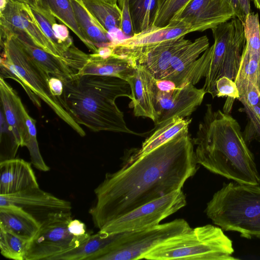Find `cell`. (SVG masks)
Returning <instances> with one entry per match:
<instances>
[{
  "label": "cell",
  "instance_id": "6da1fadb",
  "mask_svg": "<svg viewBox=\"0 0 260 260\" xmlns=\"http://www.w3.org/2000/svg\"><path fill=\"white\" fill-rule=\"evenodd\" d=\"M197 165L188 128L144 156L122 163L94 190L95 203L89 212L94 226L99 230L142 205L182 189Z\"/></svg>",
  "mask_w": 260,
  "mask_h": 260
},
{
  "label": "cell",
  "instance_id": "7a4b0ae2",
  "mask_svg": "<svg viewBox=\"0 0 260 260\" xmlns=\"http://www.w3.org/2000/svg\"><path fill=\"white\" fill-rule=\"evenodd\" d=\"M195 156L210 172L228 179L259 185L260 176L241 126L230 114L206 105L203 121L192 139Z\"/></svg>",
  "mask_w": 260,
  "mask_h": 260
},
{
  "label": "cell",
  "instance_id": "3957f363",
  "mask_svg": "<svg viewBox=\"0 0 260 260\" xmlns=\"http://www.w3.org/2000/svg\"><path fill=\"white\" fill-rule=\"evenodd\" d=\"M63 84L64 100L79 124L94 132L145 135L128 128L123 113L116 104L119 97H130V86L125 80L110 76L78 75Z\"/></svg>",
  "mask_w": 260,
  "mask_h": 260
},
{
  "label": "cell",
  "instance_id": "277c9868",
  "mask_svg": "<svg viewBox=\"0 0 260 260\" xmlns=\"http://www.w3.org/2000/svg\"><path fill=\"white\" fill-rule=\"evenodd\" d=\"M1 77L15 80L36 107L40 109L41 100L43 101L61 120L84 137V131L74 119L64 100L52 92L49 85L52 75L24 51L12 34L1 39Z\"/></svg>",
  "mask_w": 260,
  "mask_h": 260
},
{
  "label": "cell",
  "instance_id": "5b68a950",
  "mask_svg": "<svg viewBox=\"0 0 260 260\" xmlns=\"http://www.w3.org/2000/svg\"><path fill=\"white\" fill-rule=\"evenodd\" d=\"M205 212L225 231L260 239V187L236 181L223 183L207 203Z\"/></svg>",
  "mask_w": 260,
  "mask_h": 260
},
{
  "label": "cell",
  "instance_id": "8992f818",
  "mask_svg": "<svg viewBox=\"0 0 260 260\" xmlns=\"http://www.w3.org/2000/svg\"><path fill=\"white\" fill-rule=\"evenodd\" d=\"M232 241L218 226L191 228L157 246L143 259L151 260H236Z\"/></svg>",
  "mask_w": 260,
  "mask_h": 260
},
{
  "label": "cell",
  "instance_id": "52a82bcc",
  "mask_svg": "<svg viewBox=\"0 0 260 260\" xmlns=\"http://www.w3.org/2000/svg\"><path fill=\"white\" fill-rule=\"evenodd\" d=\"M214 40L213 51L203 88L214 99L217 95L216 82L225 76L237 77L245 44L244 25L237 17L211 29Z\"/></svg>",
  "mask_w": 260,
  "mask_h": 260
},
{
  "label": "cell",
  "instance_id": "ba28073f",
  "mask_svg": "<svg viewBox=\"0 0 260 260\" xmlns=\"http://www.w3.org/2000/svg\"><path fill=\"white\" fill-rule=\"evenodd\" d=\"M191 229L184 219L121 233L112 250L99 260H138L157 246Z\"/></svg>",
  "mask_w": 260,
  "mask_h": 260
},
{
  "label": "cell",
  "instance_id": "9c48e42d",
  "mask_svg": "<svg viewBox=\"0 0 260 260\" xmlns=\"http://www.w3.org/2000/svg\"><path fill=\"white\" fill-rule=\"evenodd\" d=\"M71 215V212L56 213L43 222L29 242L25 260H51L81 245L90 234L75 236L70 233L68 225Z\"/></svg>",
  "mask_w": 260,
  "mask_h": 260
},
{
  "label": "cell",
  "instance_id": "30bf717a",
  "mask_svg": "<svg viewBox=\"0 0 260 260\" xmlns=\"http://www.w3.org/2000/svg\"><path fill=\"white\" fill-rule=\"evenodd\" d=\"M186 204L182 189L149 202L108 222L99 230L114 234L139 230L159 224Z\"/></svg>",
  "mask_w": 260,
  "mask_h": 260
},
{
  "label": "cell",
  "instance_id": "8fae6325",
  "mask_svg": "<svg viewBox=\"0 0 260 260\" xmlns=\"http://www.w3.org/2000/svg\"><path fill=\"white\" fill-rule=\"evenodd\" d=\"M185 36L143 46L121 47L112 44L113 52L128 59L134 67H144L156 80H164L170 68L172 57L191 41Z\"/></svg>",
  "mask_w": 260,
  "mask_h": 260
},
{
  "label": "cell",
  "instance_id": "7c38bea8",
  "mask_svg": "<svg viewBox=\"0 0 260 260\" xmlns=\"http://www.w3.org/2000/svg\"><path fill=\"white\" fill-rule=\"evenodd\" d=\"M1 39L10 34H23L39 47L56 56L62 57L46 37L27 4L8 0L0 11Z\"/></svg>",
  "mask_w": 260,
  "mask_h": 260
},
{
  "label": "cell",
  "instance_id": "4fadbf2b",
  "mask_svg": "<svg viewBox=\"0 0 260 260\" xmlns=\"http://www.w3.org/2000/svg\"><path fill=\"white\" fill-rule=\"evenodd\" d=\"M154 90L157 115L155 127L174 116L188 118L201 105L206 93L203 88L191 84L161 90L155 82Z\"/></svg>",
  "mask_w": 260,
  "mask_h": 260
},
{
  "label": "cell",
  "instance_id": "5bb4252c",
  "mask_svg": "<svg viewBox=\"0 0 260 260\" xmlns=\"http://www.w3.org/2000/svg\"><path fill=\"white\" fill-rule=\"evenodd\" d=\"M236 17L229 0H190L172 21H181L194 31L212 29Z\"/></svg>",
  "mask_w": 260,
  "mask_h": 260
},
{
  "label": "cell",
  "instance_id": "9a60e30c",
  "mask_svg": "<svg viewBox=\"0 0 260 260\" xmlns=\"http://www.w3.org/2000/svg\"><path fill=\"white\" fill-rule=\"evenodd\" d=\"M14 205L31 214L41 224L52 215L71 212L70 202L58 198L39 187L10 194H0V206Z\"/></svg>",
  "mask_w": 260,
  "mask_h": 260
},
{
  "label": "cell",
  "instance_id": "2e32d148",
  "mask_svg": "<svg viewBox=\"0 0 260 260\" xmlns=\"http://www.w3.org/2000/svg\"><path fill=\"white\" fill-rule=\"evenodd\" d=\"M155 79L143 67L137 65L133 74L126 79L131 88L129 107L137 117L149 118L154 123L157 115L155 109Z\"/></svg>",
  "mask_w": 260,
  "mask_h": 260
},
{
  "label": "cell",
  "instance_id": "e0dca14e",
  "mask_svg": "<svg viewBox=\"0 0 260 260\" xmlns=\"http://www.w3.org/2000/svg\"><path fill=\"white\" fill-rule=\"evenodd\" d=\"M0 97L2 111L8 127L18 148L25 146L27 127L25 111L22 101L15 90L0 77Z\"/></svg>",
  "mask_w": 260,
  "mask_h": 260
},
{
  "label": "cell",
  "instance_id": "ac0fdd59",
  "mask_svg": "<svg viewBox=\"0 0 260 260\" xmlns=\"http://www.w3.org/2000/svg\"><path fill=\"white\" fill-rule=\"evenodd\" d=\"M39 187L31 164L19 158L0 161V194Z\"/></svg>",
  "mask_w": 260,
  "mask_h": 260
},
{
  "label": "cell",
  "instance_id": "d6986e66",
  "mask_svg": "<svg viewBox=\"0 0 260 260\" xmlns=\"http://www.w3.org/2000/svg\"><path fill=\"white\" fill-rule=\"evenodd\" d=\"M191 119L173 117L155 127L139 148L132 149L125 155L123 163L136 160L164 144L183 129L188 128Z\"/></svg>",
  "mask_w": 260,
  "mask_h": 260
},
{
  "label": "cell",
  "instance_id": "ffe728a7",
  "mask_svg": "<svg viewBox=\"0 0 260 260\" xmlns=\"http://www.w3.org/2000/svg\"><path fill=\"white\" fill-rule=\"evenodd\" d=\"M194 31L189 25L181 21H172L165 27L152 25L131 37L110 44L121 47L147 45L172 40Z\"/></svg>",
  "mask_w": 260,
  "mask_h": 260
},
{
  "label": "cell",
  "instance_id": "44dd1931",
  "mask_svg": "<svg viewBox=\"0 0 260 260\" xmlns=\"http://www.w3.org/2000/svg\"><path fill=\"white\" fill-rule=\"evenodd\" d=\"M135 67L127 58L114 53L102 56L89 54L87 62L78 75H96L114 77L124 80L131 76Z\"/></svg>",
  "mask_w": 260,
  "mask_h": 260
},
{
  "label": "cell",
  "instance_id": "7402d4cb",
  "mask_svg": "<svg viewBox=\"0 0 260 260\" xmlns=\"http://www.w3.org/2000/svg\"><path fill=\"white\" fill-rule=\"evenodd\" d=\"M40 226L41 223L22 208L11 204L0 206V229L30 241Z\"/></svg>",
  "mask_w": 260,
  "mask_h": 260
},
{
  "label": "cell",
  "instance_id": "603a6c76",
  "mask_svg": "<svg viewBox=\"0 0 260 260\" xmlns=\"http://www.w3.org/2000/svg\"><path fill=\"white\" fill-rule=\"evenodd\" d=\"M121 233L110 235L99 231L90 235L78 247L54 256L51 260H99L112 250Z\"/></svg>",
  "mask_w": 260,
  "mask_h": 260
},
{
  "label": "cell",
  "instance_id": "cb8c5ba5",
  "mask_svg": "<svg viewBox=\"0 0 260 260\" xmlns=\"http://www.w3.org/2000/svg\"><path fill=\"white\" fill-rule=\"evenodd\" d=\"M239 98L248 119L243 135L247 144L253 140L260 142V90L250 81L237 86Z\"/></svg>",
  "mask_w": 260,
  "mask_h": 260
},
{
  "label": "cell",
  "instance_id": "d4e9b609",
  "mask_svg": "<svg viewBox=\"0 0 260 260\" xmlns=\"http://www.w3.org/2000/svg\"><path fill=\"white\" fill-rule=\"evenodd\" d=\"M77 24L89 45V49L95 53L98 48L109 45L112 41L109 33L90 15L81 0H70Z\"/></svg>",
  "mask_w": 260,
  "mask_h": 260
},
{
  "label": "cell",
  "instance_id": "484cf974",
  "mask_svg": "<svg viewBox=\"0 0 260 260\" xmlns=\"http://www.w3.org/2000/svg\"><path fill=\"white\" fill-rule=\"evenodd\" d=\"M209 47V42L206 36L199 37L186 45L172 57L170 70L164 80L172 82Z\"/></svg>",
  "mask_w": 260,
  "mask_h": 260
},
{
  "label": "cell",
  "instance_id": "4316f807",
  "mask_svg": "<svg viewBox=\"0 0 260 260\" xmlns=\"http://www.w3.org/2000/svg\"><path fill=\"white\" fill-rule=\"evenodd\" d=\"M82 4L99 23L109 33L114 29H120L121 10L117 4L104 0H81Z\"/></svg>",
  "mask_w": 260,
  "mask_h": 260
},
{
  "label": "cell",
  "instance_id": "83f0119b",
  "mask_svg": "<svg viewBox=\"0 0 260 260\" xmlns=\"http://www.w3.org/2000/svg\"><path fill=\"white\" fill-rule=\"evenodd\" d=\"M36 4L49 11L56 19L69 28L89 49V45L76 21L70 0H36Z\"/></svg>",
  "mask_w": 260,
  "mask_h": 260
},
{
  "label": "cell",
  "instance_id": "f1b7e54d",
  "mask_svg": "<svg viewBox=\"0 0 260 260\" xmlns=\"http://www.w3.org/2000/svg\"><path fill=\"white\" fill-rule=\"evenodd\" d=\"M128 3L135 34L152 25L157 0H128Z\"/></svg>",
  "mask_w": 260,
  "mask_h": 260
},
{
  "label": "cell",
  "instance_id": "f546056e",
  "mask_svg": "<svg viewBox=\"0 0 260 260\" xmlns=\"http://www.w3.org/2000/svg\"><path fill=\"white\" fill-rule=\"evenodd\" d=\"M212 51V45L203 52L201 57L178 75L172 82L177 87L188 84L194 85L198 83L202 78L205 77Z\"/></svg>",
  "mask_w": 260,
  "mask_h": 260
},
{
  "label": "cell",
  "instance_id": "4dcf8cb0",
  "mask_svg": "<svg viewBox=\"0 0 260 260\" xmlns=\"http://www.w3.org/2000/svg\"><path fill=\"white\" fill-rule=\"evenodd\" d=\"M245 44L242 56L260 59V24L257 13L250 12L244 24Z\"/></svg>",
  "mask_w": 260,
  "mask_h": 260
},
{
  "label": "cell",
  "instance_id": "1f68e13d",
  "mask_svg": "<svg viewBox=\"0 0 260 260\" xmlns=\"http://www.w3.org/2000/svg\"><path fill=\"white\" fill-rule=\"evenodd\" d=\"M29 241L0 229V249L3 256L14 260H25Z\"/></svg>",
  "mask_w": 260,
  "mask_h": 260
},
{
  "label": "cell",
  "instance_id": "d6a6232c",
  "mask_svg": "<svg viewBox=\"0 0 260 260\" xmlns=\"http://www.w3.org/2000/svg\"><path fill=\"white\" fill-rule=\"evenodd\" d=\"M25 122L27 127V138L25 146L28 150L31 164L37 169L47 172L50 168L46 164L41 154L37 138L36 121L25 111Z\"/></svg>",
  "mask_w": 260,
  "mask_h": 260
},
{
  "label": "cell",
  "instance_id": "836d02e7",
  "mask_svg": "<svg viewBox=\"0 0 260 260\" xmlns=\"http://www.w3.org/2000/svg\"><path fill=\"white\" fill-rule=\"evenodd\" d=\"M190 0H157L155 16L152 25L165 27L174 16Z\"/></svg>",
  "mask_w": 260,
  "mask_h": 260
},
{
  "label": "cell",
  "instance_id": "e575fe53",
  "mask_svg": "<svg viewBox=\"0 0 260 260\" xmlns=\"http://www.w3.org/2000/svg\"><path fill=\"white\" fill-rule=\"evenodd\" d=\"M217 97H227L233 100L238 99L239 92L235 82L224 76L216 82Z\"/></svg>",
  "mask_w": 260,
  "mask_h": 260
},
{
  "label": "cell",
  "instance_id": "d590c367",
  "mask_svg": "<svg viewBox=\"0 0 260 260\" xmlns=\"http://www.w3.org/2000/svg\"><path fill=\"white\" fill-rule=\"evenodd\" d=\"M121 10V23L120 30L125 36L131 37L135 35L133 29L128 0H118Z\"/></svg>",
  "mask_w": 260,
  "mask_h": 260
},
{
  "label": "cell",
  "instance_id": "8d00e7d4",
  "mask_svg": "<svg viewBox=\"0 0 260 260\" xmlns=\"http://www.w3.org/2000/svg\"><path fill=\"white\" fill-rule=\"evenodd\" d=\"M233 6L236 17L245 24L247 15L251 12V0H229Z\"/></svg>",
  "mask_w": 260,
  "mask_h": 260
},
{
  "label": "cell",
  "instance_id": "74e56055",
  "mask_svg": "<svg viewBox=\"0 0 260 260\" xmlns=\"http://www.w3.org/2000/svg\"><path fill=\"white\" fill-rule=\"evenodd\" d=\"M68 228L70 233L75 236H81L86 235V228L85 224L78 219H73L70 221Z\"/></svg>",
  "mask_w": 260,
  "mask_h": 260
},
{
  "label": "cell",
  "instance_id": "f35d334b",
  "mask_svg": "<svg viewBox=\"0 0 260 260\" xmlns=\"http://www.w3.org/2000/svg\"><path fill=\"white\" fill-rule=\"evenodd\" d=\"M15 2H17L21 3L27 4L29 6H31L34 4H36L35 0H12Z\"/></svg>",
  "mask_w": 260,
  "mask_h": 260
},
{
  "label": "cell",
  "instance_id": "ab89813d",
  "mask_svg": "<svg viewBox=\"0 0 260 260\" xmlns=\"http://www.w3.org/2000/svg\"><path fill=\"white\" fill-rule=\"evenodd\" d=\"M8 0H1L0 11L2 10L6 5Z\"/></svg>",
  "mask_w": 260,
  "mask_h": 260
},
{
  "label": "cell",
  "instance_id": "60d3db41",
  "mask_svg": "<svg viewBox=\"0 0 260 260\" xmlns=\"http://www.w3.org/2000/svg\"><path fill=\"white\" fill-rule=\"evenodd\" d=\"M255 7L260 10V0H252Z\"/></svg>",
  "mask_w": 260,
  "mask_h": 260
},
{
  "label": "cell",
  "instance_id": "b9f144b4",
  "mask_svg": "<svg viewBox=\"0 0 260 260\" xmlns=\"http://www.w3.org/2000/svg\"><path fill=\"white\" fill-rule=\"evenodd\" d=\"M105 1H107L110 3L113 4H117V1L118 0H104Z\"/></svg>",
  "mask_w": 260,
  "mask_h": 260
},
{
  "label": "cell",
  "instance_id": "7bdbcfd3",
  "mask_svg": "<svg viewBox=\"0 0 260 260\" xmlns=\"http://www.w3.org/2000/svg\"><path fill=\"white\" fill-rule=\"evenodd\" d=\"M35 2H36V0H35Z\"/></svg>",
  "mask_w": 260,
  "mask_h": 260
}]
</instances>
